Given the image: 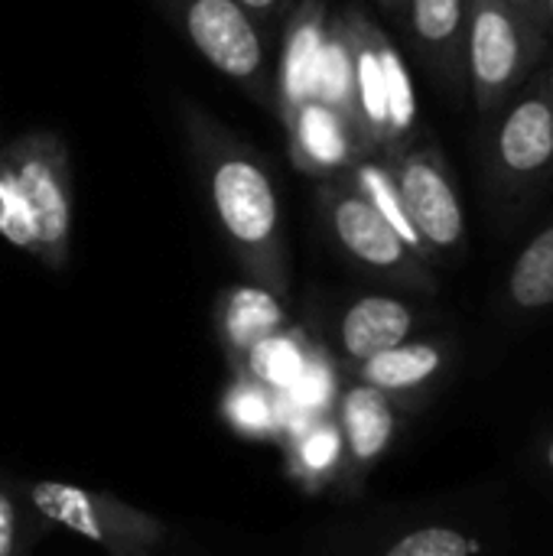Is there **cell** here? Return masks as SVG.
I'll list each match as a JSON object with an SVG mask.
<instances>
[{
    "label": "cell",
    "instance_id": "cell-21",
    "mask_svg": "<svg viewBox=\"0 0 553 556\" xmlns=\"http://www.w3.org/2000/svg\"><path fill=\"white\" fill-rule=\"evenodd\" d=\"M378 52H381V72H385V108H388V137H385V147L394 153V150H401V143L414 130L417 98H414V85H411L407 65H404L401 52L388 42V36H381Z\"/></svg>",
    "mask_w": 553,
    "mask_h": 556
},
{
    "label": "cell",
    "instance_id": "cell-15",
    "mask_svg": "<svg viewBox=\"0 0 553 556\" xmlns=\"http://www.w3.org/2000/svg\"><path fill=\"white\" fill-rule=\"evenodd\" d=\"M447 365V352L437 342H401L388 352L352 368V378L388 394L394 404L430 388Z\"/></svg>",
    "mask_w": 553,
    "mask_h": 556
},
{
    "label": "cell",
    "instance_id": "cell-24",
    "mask_svg": "<svg viewBox=\"0 0 553 556\" xmlns=\"http://www.w3.org/2000/svg\"><path fill=\"white\" fill-rule=\"evenodd\" d=\"M0 235H3L13 248H20V251H26V254L36 251L33 218H29V212H26V205H23V195H20L16 179H13V173H10V166H7V160H3V150H0Z\"/></svg>",
    "mask_w": 553,
    "mask_h": 556
},
{
    "label": "cell",
    "instance_id": "cell-19",
    "mask_svg": "<svg viewBox=\"0 0 553 556\" xmlns=\"http://www.w3.org/2000/svg\"><path fill=\"white\" fill-rule=\"evenodd\" d=\"M222 420L228 430L251 443H280V414H277V394L264 384L235 375L222 394L218 404Z\"/></svg>",
    "mask_w": 553,
    "mask_h": 556
},
{
    "label": "cell",
    "instance_id": "cell-2",
    "mask_svg": "<svg viewBox=\"0 0 553 556\" xmlns=\"http://www.w3.org/2000/svg\"><path fill=\"white\" fill-rule=\"evenodd\" d=\"M23 492L46 531H65L108 556H153L169 541V525L156 515L65 479H33Z\"/></svg>",
    "mask_w": 553,
    "mask_h": 556
},
{
    "label": "cell",
    "instance_id": "cell-9",
    "mask_svg": "<svg viewBox=\"0 0 553 556\" xmlns=\"http://www.w3.org/2000/svg\"><path fill=\"white\" fill-rule=\"evenodd\" d=\"M329 42V10L323 0H300L287 16L284 49L274 65V114L287 121L316 98L323 55Z\"/></svg>",
    "mask_w": 553,
    "mask_h": 556
},
{
    "label": "cell",
    "instance_id": "cell-18",
    "mask_svg": "<svg viewBox=\"0 0 553 556\" xmlns=\"http://www.w3.org/2000/svg\"><path fill=\"white\" fill-rule=\"evenodd\" d=\"M313 352H316V345L310 342V336L303 329L284 326L271 339L257 342L231 371L264 384L274 394H287L303 378L306 365L313 362Z\"/></svg>",
    "mask_w": 553,
    "mask_h": 556
},
{
    "label": "cell",
    "instance_id": "cell-12",
    "mask_svg": "<svg viewBox=\"0 0 553 556\" xmlns=\"http://www.w3.org/2000/svg\"><path fill=\"white\" fill-rule=\"evenodd\" d=\"M215 336L225 349L228 365L235 368L257 342L271 339L274 332H280L287 323V309H284V296L257 287V283H241V287H228L218 300H215Z\"/></svg>",
    "mask_w": 553,
    "mask_h": 556
},
{
    "label": "cell",
    "instance_id": "cell-29",
    "mask_svg": "<svg viewBox=\"0 0 553 556\" xmlns=\"http://www.w3.org/2000/svg\"><path fill=\"white\" fill-rule=\"evenodd\" d=\"M548 10H551V16H553V0H548Z\"/></svg>",
    "mask_w": 553,
    "mask_h": 556
},
{
    "label": "cell",
    "instance_id": "cell-8",
    "mask_svg": "<svg viewBox=\"0 0 553 556\" xmlns=\"http://www.w3.org/2000/svg\"><path fill=\"white\" fill-rule=\"evenodd\" d=\"M332 417L339 424L345 450V472L339 489H355L388 456L398 437V404L388 394L352 378L339 391Z\"/></svg>",
    "mask_w": 553,
    "mask_h": 556
},
{
    "label": "cell",
    "instance_id": "cell-25",
    "mask_svg": "<svg viewBox=\"0 0 553 556\" xmlns=\"http://www.w3.org/2000/svg\"><path fill=\"white\" fill-rule=\"evenodd\" d=\"M248 13H251V20L271 36L287 16H290V10L297 7V0H238Z\"/></svg>",
    "mask_w": 553,
    "mask_h": 556
},
{
    "label": "cell",
    "instance_id": "cell-26",
    "mask_svg": "<svg viewBox=\"0 0 553 556\" xmlns=\"http://www.w3.org/2000/svg\"><path fill=\"white\" fill-rule=\"evenodd\" d=\"M512 10H518L535 29H541L544 26V13H548V0H505Z\"/></svg>",
    "mask_w": 553,
    "mask_h": 556
},
{
    "label": "cell",
    "instance_id": "cell-22",
    "mask_svg": "<svg viewBox=\"0 0 553 556\" xmlns=\"http://www.w3.org/2000/svg\"><path fill=\"white\" fill-rule=\"evenodd\" d=\"M46 534L36 518L23 482L0 472V556H33V547Z\"/></svg>",
    "mask_w": 553,
    "mask_h": 556
},
{
    "label": "cell",
    "instance_id": "cell-20",
    "mask_svg": "<svg viewBox=\"0 0 553 556\" xmlns=\"http://www.w3.org/2000/svg\"><path fill=\"white\" fill-rule=\"evenodd\" d=\"M508 293L521 309L553 306V225L518 254L508 277Z\"/></svg>",
    "mask_w": 553,
    "mask_h": 556
},
{
    "label": "cell",
    "instance_id": "cell-4",
    "mask_svg": "<svg viewBox=\"0 0 553 556\" xmlns=\"http://www.w3.org/2000/svg\"><path fill=\"white\" fill-rule=\"evenodd\" d=\"M3 160L16 179L23 205L33 218L36 251L49 270H65L72 257V218H75V186L68 147L59 134L29 130L3 143Z\"/></svg>",
    "mask_w": 553,
    "mask_h": 556
},
{
    "label": "cell",
    "instance_id": "cell-16",
    "mask_svg": "<svg viewBox=\"0 0 553 556\" xmlns=\"http://www.w3.org/2000/svg\"><path fill=\"white\" fill-rule=\"evenodd\" d=\"M499 160L515 176H535L553 160V101L525 94L499 127Z\"/></svg>",
    "mask_w": 553,
    "mask_h": 556
},
{
    "label": "cell",
    "instance_id": "cell-6",
    "mask_svg": "<svg viewBox=\"0 0 553 556\" xmlns=\"http://www.w3.org/2000/svg\"><path fill=\"white\" fill-rule=\"evenodd\" d=\"M319 208L326 215V225L332 231V238L342 244V251L359 261L362 267L404 280V283H427L424 267L404 238L394 231V225L345 179V173L339 176H326L319 186Z\"/></svg>",
    "mask_w": 553,
    "mask_h": 556
},
{
    "label": "cell",
    "instance_id": "cell-7",
    "mask_svg": "<svg viewBox=\"0 0 553 556\" xmlns=\"http://www.w3.org/2000/svg\"><path fill=\"white\" fill-rule=\"evenodd\" d=\"M391 179L427 251L460 248L466 235V215L437 153L430 150L398 153V160H391Z\"/></svg>",
    "mask_w": 553,
    "mask_h": 556
},
{
    "label": "cell",
    "instance_id": "cell-1",
    "mask_svg": "<svg viewBox=\"0 0 553 556\" xmlns=\"http://www.w3.org/2000/svg\"><path fill=\"white\" fill-rule=\"evenodd\" d=\"M179 117L192 163L209 189L215 222L231 254L257 287L287 300L290 261L274 176L244 140H238L199 104L183 101Z\"/></svg>",
    "mask_w": 553,
    "mask_h": 556
},
{
    "label": "cell",
    "instance_id": "cell-27",
    "mask_svg": "<svg viewBox=\"0 0 553 556\" xmlns=\"http://www.w3.org/2000/svg\"><path fill=\"white\" fill-rule=\"evenodd\" d=\"M381 7H388V10H401L404 7V0H378Z\"/></svg>",
    "mask_w": 553,
    "mask_h": 556
},
{
    "label": "cell",
    "instance_id": "cell-10",
    "mask_svg": "<svg viewBox=\"0 0 553 556\" xmlns=\"http://www.w3.org/2000/svg\"><path fill=\"white\" fill-rule=\"evenodd\" d=\"M284 127H287L290 160L306 176H319V179L339 176L349 166H355L362 156H368L355 124L319 98L300 104L284 121Z\"/></svg>",
    "mask_w": 553,
    "mask_h": 556
},
{
    "label": "cell",
    "instance_id": "cell-11",
    "mask_svg": "<svg viewBox=\"0 0 553 556\" xmlns=\"http://www.w3.org/2000/svg\"><path fill=\"white\" fill-rule=\"evenodd\" d=\"M342 36L349 46L352 62V94H355V127L372 153L375 147H385L388 137V108H385V72H381V29L362 13L349 10L342 20Z\"/></svg>",
    "mask_w": 553,
    "mask_h": 556
},
{
    "label": "cell",
    "instance_id": "cell-14",
    "mask_svg": "<svg viewBox=\"0 0 553 556\" xmlns=\"http://www.w3.org/2000/svg\"><path fill=\"white\" fill-rule=\"evenodd\" d=\"M284 472L287 479L303 489L306 495H323L326 489L342 482L345 472V450L336 417H319L287 437L284 443Z\"/></svg>",
    "mask_w": 553,
    "mask_h": 556
},
{
    "label": "cell",
    "instance_id": "cell-23",
    "mask_svg": "<svg viewBox=\"0 0 553 556\" xmlns=\"http://www.w3.org/2000/svg\"><path fill=\"white\" fill-rule=\"evenodd\" d=\"M476 554V541L469 534H463L460 528H443V525H430V528H417L404 538H398L381 556H473Z\"/></svg>",
    "mask_w": 553,
    "mask_h": 556
},
{
    "label": "cell",
    "instance_id": "cell-3",
    "mask_svg": "<svg viewBox=\"0 0 553 556\" xmlns=\"http://www.w3.org/2000/svg\"><path fill=\"white\" fill-rule=\"evenodd\" d=\"M196 46V52L235 81L261 108L274 111V59L267 33L238 0H153Z\"/></svg>",
    "mask_w": 553,
    "mask_h": 556
},
{
    "label": "cell",
    "instance_id": "cell-5",
    "mask_svg": "<svg viewBox=\"0 0 553 556\" xmlns=\"http://www.w3.org/2000/svg\"><path fill=\"white\" fill-rule=\"evenodd\" d=\"M541 29H535L505 0L466 3V68L482 111L502 104V98L525 78L535 62Z\"/></svg>",
    "mask_w": 553,
    "mask_h": 556
},
{
    "label": "cell",
    "instance_id": "cell-17",
    "mask_svg": "<svg viewBox=\"0 0 553 556\" xmlns=\"http://www.w3.org/2000/svg\"><path fill=\"white\" fill-rule=\"evenodd\" d=\"M411 13V29L433 68L456 75L463 68V36H466V0H404Z\"/></svg>",
    "mask_w": 553,
    "mask_h": 556
},
{
    "label": "cell",
    "instance_id": "cell-28",
    "mask_svg": "<svg viewBox=\"0 0 553 556\" xmlns=\"http://www.w3.org/2000/svg\"><path fill=\"white\" fill-rule=\"evenodd\" d=\"M548 466H551V469H553V443H551V446H548Z\"/></svg>",
    "mask_w": 553,
    "mask_h": 556
},
{
    "label": "cell",
    "instance_id": "cell-13",
    "mask_svg": "<svg viewBox=\"0 0 553 556\" xmlns=\"http://www.w3.org/2000/svg\"><path fill=\"white\" fill-rule=\"evenodd\" d=\"M414 309L404 300L394 296H359L345 306L339 319V352L349 362V368L375 358L378 352H388L411 339L414 332Z\"/></svg>",
    "mask_w": 553,
    "mask_h": 556
}]
</instances>
